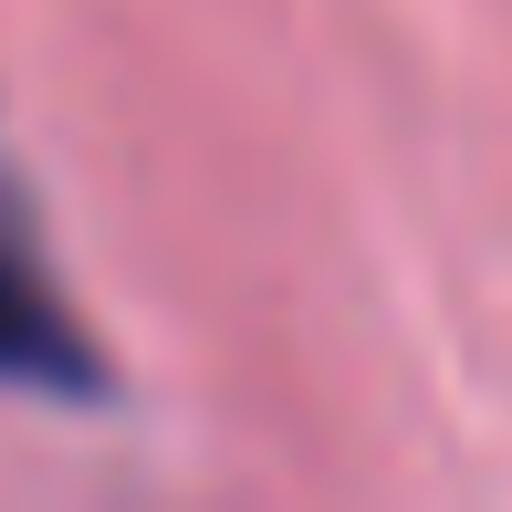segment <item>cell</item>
Instances as JSON below:
<instances>
[{"label": "cell", "mask_w": 512, "mask_h": 512, "mask_svg": "<svg viewBox=\"0 0 512 512\" xmlns=\"http://www.w3.org/2000/svg\"><path fill=\"white\" fill-rule=\"evenodd\" d=\"M0 387H32V398H95L105 387L95 335L53 293V272L32 262V230L11 209H0Z\"/></svg>", "instance_id": "obj_1"}]
</instances>
